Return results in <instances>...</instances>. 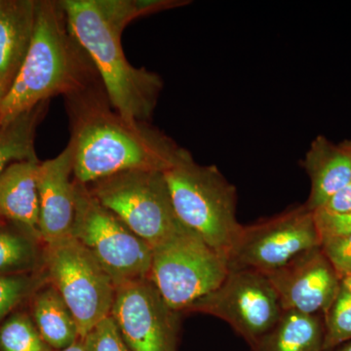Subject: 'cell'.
<instances>
[{
	"label": "cell",
	"instance_id": "obj_25",
	"mask_svg": "<svg viewBox=\"0 0 351 351\" xmlns=\"http://www.w3.org/2000/svg\"><path fill=\"white\" fill-rule=\"evenodd\" d=\"M321 249L341 278L351 276V234L324 239Z\"/></svg>",
	"mask_w": 351,
	"mask_h": 351
},
{
	"label": "cell",
	"instance_id": "obj_14",
	"mask_svg": "<svg viewBox=\"0 0 351 351\" xmlns=\"http://www.w3.org/2000/svg\"><path fill=\"white\" fill-rule=\"evenodd\" d=\"M39 163L38 159L20 161L0 173V217L43 243L39 232Z\"/></svg>",
	"mask_w": 351,
	"mask_h": 351
},
{
	"label": "cell",
	"instance_id": "obj_1",
	"mask_svg": "<svg viewBox=\"0 0 351 351\" xmlns=\"http://www.w3.org/2000/svg\"><path fill=\"white\" fill-rule=\"evenodd\" d=\"M180 0H61L69 29L93 63L110 105L130 123L154 114L160 76L129 63L121 36L132 21L186 5Z\"/></svg>",
	"mask_w": 351,
	"mask_h": 351
},
{
	"label": "cell",
	"instance_id": "obj_16",
	"mask_svg": "<svg viewBox=\"0 0 351 351\" xmlns=\"http://www.w3.org/2000/svg\"><path fill=\"white\" fill-rule=\"evenodd\" d=\"M38 0H6L0 14V83L8 92L29 52Z\"/></svg>",
	"mask_w": 351,
	"mask_h": 351
},
{
	"label": "cell",
	"instance_id": "obj_23",
	"mask_svg": "<svg viewBox=\"0 0 351 351\" xmlns=\"http://www.w3.org/2000/svg\"><path fill=\"white\" fill-rule=\"evenodd\" d=\"M45 282L43 271L40 276H0V321Z\"/></svg>",
	"mask_w": 351,
	"mask_h": 351
},
{
	"label": "cell",
	"instance_id": "obj_19",
	"mask_svg": "<svg viewBox=\"0 0 351 351\" xmlns=\"http://www.w3.org/2000/svg\"><path fill=\"white\" fill-rule=\"evenodd\" d=\"M47 104H40L8 125H0V173L12 163L38 160L34 147V132Z\"/></svg>",
	"mask_w": 351,
	"mask_h": 351
},
{
	"label": "cell",
	"instance_id": "obj_10",
	"mask_svg": "<svg viewBox=\"0 0 351 351\" xmlns=\"http://www.w3.org/2000/svg\"><path fill=\"white\" fill-rule=\"evenodd\" d=\"M321 246L313 212L299 206L263 223L243 226L228 258V269L267 274Z\"/></svg>",
	"mask_w": 351,
	"mask_h": 351
},
{
	"label": "cell",
	"instance_id": "obj_2",
	"mask_svg": "<svg viewBox=\"0 0 351 351\" xmlns=\"http://www.w3.org/2000/svg\"><path fill=\"white\" fill-rule=\"evenodd\" d=\"M73 147V180L89 186L127 171L165 172L184 149L145 122L115 112L103 84L66 97Z\"/></svg>",
	"mask_w": 351,
	"mask_h": 351
},
{
	"label": "cell",
	"instance_id": "obj_8",
	"mask_svg": "<svg viewBox=\"0 0 351 351\" xmlns=\"http://www.w3.org/2000/svg\"><path fill=\"white\" fill-rule=\"evenodd\" d=\"M228 272L226 258L186 230L152 249L149 279L171 308L186 313L216 290Z\"/></svg>",
	"mask_w": 351,
	"mask_h": 351
},
{
	"label": "cell",
	"instance_id": "obj_4",
	"mask_svg": "<svg viewBox=\"0 0 351 351\" xmlns=\"http://www.w3.org/2000/svg\"><path fill=\"white\" fill-rule=\"evenodd\" d=\"M163 175L178 219L228 262L243 230L234 186L218 168L199 165L186 149Z\"/></svg>",
	"mask_w": 351,
	"mask_h": 351
},
{
	"label": "cell",
	"instance_id": "obj_3",
	"mask_svg": "<svg viewBox=\"0 0 351 351\" xmlns=\"http://www.w3.org/2000/svg\"><path fill=\"white\" fill-rule=\"evenodd\" d=\"M99 83L93 63L69 29L61 0H38L31 46L0 106V125L52 97L71 96Z\"/></svg>",
	"mask_w": 351,
	"mask_h": 351
},
{
	"label": "cell",
	"instance_id": "obj_32",
	"mask_svg": "<svg viewBox=\"0 0 351 351\" xmlns=\"http://www.w3.org/2000/svg\"><path fill=\"white\" fill-rule=\"evenodd\" d=\"M6 0H0V14H1L2 10H3L4 5H5Z\"/></svg>",
	"mask_w": 351,
	"mask_h": 351
},
{
	"label": "cell",
	"instance_id": "obj_24",
	"mask_svg": "<svg viewBox=\"0 0 351 351\" xmlns=\"http://www.w3.org/2000/svg\"><path fill=\"white\" fill-rule=\"evenodd\" d=\"M82 339L85 351H132L110 315L101 320Z\"/></svg>",
	"mask_w": 351,
	"mask_h": 351
},
{
	"label": "cell",
	"instance_id": "obj_20",
	"mask_svg": "<svg viewBox=\"0 0 351 351\" xmlns=\"http://www.w3.org/2000/svg\"><path fill=\"white\" fill-rule=\"evenodd\" d=\"M27 233L0 228V276L31 274L43 269V246Z\"/></svg>",
	"mask_w": 351,
	"mask_h": 351
},
{
	"label": "cell",
	"instance_id": "obj_22",
	"mask_svg": "<svg viewBox=\"0 0 351 351\" xmlns=\"http://www.w3.org/2000/svg\"><path fill=\"white\" fill-rule=\"evenodd\" d=\"M0 351H55L44 341L32 317L11 315L0 327Z\"/></svg>",
	"mask_w": 351,
	"mask_h": 351
},
{
	"label": "cell",
	"instance_id": "obj_5",
	"mask_svg": "<svg viewBox=\"0 0 351 351\" xmlns=\"http://www.w3.org/2000/svg\"><path fill=\"white\" fill-rule=\"evenodd\" d=\"M86 186L152 249L188 230L176 215L162 172L127 171Z\"/></svg>",
	"mask_w": 351,
	"mask_h": 351
},
{
	"label": "cell",
	"instance_id": "obj_27",
	"mask_svg": "<svg viewBox=\"0 0 351 351\" xmlns=\"http://www.w3.org/2000/svg\"><path fill=\"white\" fill-rule=\"evenodd\" d=\"M318 210L334 215L351 213V182L332 195Z\"/></svg>",
	"mask_w": 351,
	"mask_h": 351
},
{
	"label": "cell",
	"instance_id": "obj_15",
	"mask_svg": "<svg viewBox=\"0 0 351 351\" xmlns=\"http://www.w3.org/2000/svg\"><path fill=\"white\" fill-rule=\"evenodd\" d=\"M302 163L311 179V193L304 204L309 211L319 209L351 182L350 154L324 136H318L311 143Z\"/></svg>",
	"mask_w": 351,
	"mask_h": 351
},
{
	"label": "cell",
	"instance_id": "obj_30",
	"mask_svg": "<svg viewBox=\"0 0 351 351\" xmlns=\"http://www.w3.org/2000/svg\"><path fill=\"white\" fill-rule=\"evenodd\" d=\"M339 145H341V147H343V149H345L346 152H348L351 156V138H350V140L345 141V142L341 143Z\"/></svg>",
	"mask_w": 351,
	"mask_h": 351
},
{
	"label": "cell",
	"instance_id": "obj_9",
	"mask_svg": "<svg viewBox=\"0 0 351 351\" xmlns=\"http://www.w3.org/2000/svg\"><path fill=\"white\" fill-rule=\"evenodd\" d=\"M186 313L209 314L225 321L250 346L265 336L284 313L271 283L254 270H230L216 290Z\"/></svg>",
	"mask_w": 351,
	"mask_h": 351
},
{
	"label": "cell",
	"instance_id": "obj_28",
	"mask_svg": "<svg viewBox=\"0 0 351 351\" xmlns=\"http://www.w3.org/2000/svg\"><path fill=\"white\" fill-rule=\"evenodd\" d=\"M58 351H85L84 343H83V339H80L73 343V346H69V348H64V350Z\"/></svg>",
	"mask_w": 351,
	"mask_h": 351
},
{
	"label": "cell",
	"instance_id": "obj_11",
	"mask_svg": "<svg viewBox=\"0 0 351 351\" xmlns=\"http://www.w3.org/2000/svg\"><path fill=\"white\" fill-rule=\"evenodd\" d=\"M110 316L132 351H179L180 313L149 278L119 286Z\"/></svg>",
	"mask_w": 351,
	"mask_h": 351
},
{
	"label": "cell",
	"instance_id": "obj_12",
	"mask_svg": "<svg viewBox=\"0 0 351 351\" xmlns=\"http://www.w3.org/2000/svg\"><path fill=\"white\" fill-rule=\"evenodd\" d=\"M265 276L276 290L283 311L309 315L324 316L341 280L321 246L304 252Z\"/></svg>",
	"mask_w": 351,
	"mask_h": 351
},
{
	"label": "cell",
	"instance_id": "obj_29",
	"mask_svg": "<svg viewBox=\"0 0 351 351\" xmlns=\"http://www.w3.org/2000/svg\"><path fill=\"white\" fill-rule=\"evenodd\" d=\"M330 351H351V341H346V343H343V345L337 346L334 350Z\"/></svg>",
	"mask_w": 351,
	"mask_h": 351
},
{
	"label": "cell",
	"instance_id": "obj_31",
	"mask_svg": "<svg viewBox=\"0 0 351 351\" xmlns=\"http://www.w3.org/2000/svg\"><path fill=\"white\" fill-rule=\"evenodd\" d=\"M7 94V89L3 85L0 83V106H1L2 101H3L4 98H5Z\"/></svg>",
	"mask_w": 351,
	"mask_h": 351
},
{
	"label": "cell",
	"instance_id": "obj_7",
	"mask_svg": "<svg viewBox=\"0 0 351 351\" xmlns=\"http://www.w3.org/2000/svg\"><path fill=\"white\" fill-rule=\"evenodd\" d=\"M75 182V217L71 235L98 261L117 288L147 279L152 248L132 232L84 184Z\"/></svg>",
	"mask_w": 351,
	"mask_h": 351
},
{
	"label": "cell",
	"instance_id": "obj_13",
	"mask_svg": "<svg viewBox=\"0 0 351 351\" xmlns=\"http://www.w3.org/2000/svg\"><path fill=\"white\" fill-rule=\"evenodd\" d=\"M38 189L43 244L71 237L75 217V182L71 143L59 156L39 163Z\"/></svg>",
	"mask_w": 351,
	"mask_h": 351
},
{
	"label": "cell",
	"instance_id": "obj_18",
	"mask_svg": "<svg viewBox=\"0 0 351 351\" xmlns=\"http://www.w3.org/2000/svg\"><path fill=\"white\" fill-rule=\"evenodd\" d=\"M323 315L284 311L276 325L251 351H324Z\"/></svg>",
	"mask_w": 351,
	"mask_h": 351
},
{
	"label": "cell",
	"instance_id": "obj_6",
	"mask_svg": "<svg viewBox=\"0 0 351 351\" xmlns=\"http://www.w3.org/2000/svg\"><path fill=\"white\" fill-rule=\"evenodd\" d=\"M43 271L75 316L80 338L112 313L117 286L75 237L43 245Z\"/></svg>",
	"mask_w": 351,
	"mask_h": 351
},
{
	"label": "cell",
	"instance_id": "obj_26",
	"mask_svg": "<svg viewBox=\"0 0 351 351\" xmlns=\"http://www.w3.org/2000/svg\"><path fill=\"white\" fill-rule=\"evenodd\" d=\"M313 215L321 242L331 237L351 234V213L334 215L316 210Z\"/></svg>",
	"mask_w": 351,
	"mask_h": 351
},
{
	"label": "cell",
	"instance_id": "obj_17",
	"mask_svg": "<svg viewBox=\"0 0 351 351\" xmlns=\"http://www.w3.org/2000/svg\"><path fill=\"white\" fill-rule=\"evenodd\" d=\"M32 319L53 350H64L82 339L75 316L56 289L47 281L34 292Z\"/></svg>",
	"mask_w": 351,
	"mask_h": 351
},
{
	"label": "cell",
	"instance_id": "obj_21",
	"mask_svg": "<svg viewBox=\"0 0 351 351\" xmlns=\"http://www.w3.org/2000/svg\"><path fill=\"white\" fill-rule=\"evenodd\" d=\"M323 317L324 351L351 341V276L341 278L338 293Z\"/></svg>",
	"mask_w": 351,
	"mask_h": 351
}]
</instances>
